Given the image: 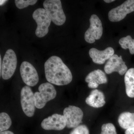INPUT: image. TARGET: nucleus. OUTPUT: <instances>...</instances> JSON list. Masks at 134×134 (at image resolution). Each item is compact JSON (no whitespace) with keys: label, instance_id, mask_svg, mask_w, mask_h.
<instances>
[{"label":"nucleus","instance_id":"1","mask_svg":"<svg viewBox=\"0 0 134 134\" xmlns=\"http://www.w3.org/2000/svg\"><path fill=\"white\" fill-rule=\"evenodd\" d=\"M45 74L47 80L58 86L67 85L72 81V75L68 67L59 57L51 56L44 64Z\"/></svg>","mask_w":134,"mask_h":134},{"label":"nucleus","instance_id":"2","mask_svg":"<svg viewBox=\"0 0 134 134\" xmlns=\"http://www.w3.org/2000/svg\"><path fill=\"white\" fill-rule=\"evenodd\" d=\"M43 5L54 24L61 26L65 23L66 16L60 0H46Z\"/></svg>","mask_w":134,"mask_h":134},{"label":"nucleus","instance_id":"3","mask_svg":"<svg viewBox=\"0 0 134 134\" xmlns=\"http://www.w3.org/2000/svg\"><path fill=\"white\" fill-rule=\"evenodd\" d=\"M38 91L39 92H36L34 93L35 105L38 109L44 107L46 103L55 98L57 94L54 86L49 82L40 85Z\"/></svg>","mask_w":134,"mask_h":134},{"label":"nucleus","instance_id":"4","mask_svg":"<svg viewBox=\"0 0 134 134\" xmlns=\"http://www.w3.org/2000/svg\"><path fill=\"white\" fill-rule=\"evenodd\" d=\"M32 17L37 25L35 32L36 36L39 38L44 37L48 33L52 21L48 12L44 9L39 8L34 12Z\"/></svg>","mask_w":134,"mask_h":134},{"label":"nucleus","instance_id":"5","mask_svg":"<svg viewBox=\"0 0 134 134\" xmlns=\"http://www.w3.org/2000/svg\"><path fill=\"white\" fill-rule=\"evenodd\" d=\"M17 60L16 54L12 49H8L5 53L2 62L1 76L4 80L12 77L16 69Z\"/></svg>","mask_w":134,"mask_h":134},{"label":"nucleus","instance_id":"6","mask_svg":"<svg viewBox=\"0 0 134 134\" xmlns=\"http://www.w3.org/2000/svg\"><path fill=\"white\" fill-rule=\"evenodd\" d=\"M21 103L25 114L28 117H32L35 113L36 105L34 93L30 86H25L22 88Z\"/></svg>","mask_w":134,"mask_h":134},{"label":"nucleus","instance_id":"7","mask_svg":"<svg viewBox=\"0 0 134 134\" xmlns=\"http://www.w3.org/2000/svg\"><path fill=\"white\" fill-rule=\"evenodd\" d=\"M90 21V25L85 34V40L87 43H93L102 37L103 28L102 22L97 15H92Z\"/></svg>","mask_w":134,"mask_h":134},{"label":"nucleus","instance_id":"8","mask_svg":"<svg viewBox=\"0 0 134 134\" xmlns=\"http://www.w3.org/2000/svg\"><path fill=\"white\" fill-rule=\"evenodd\" d=\"M63 116L68 128H75L82 122L83 113L81 108L75 106L69 105L63 111Z\"/></svg>","mask_w":134,"mask_h":134},{"label":"nucleus","instance_id":"9","mask_svg":"<svg viewBox=\"0 0 134 134\" xmlns=\"http://www.w3.org/2000/svg\"><path fill=\"white\" fill-rule=\"evenodd\" d=\"M134 11V0H128L111 10L108 14V19L111 22H119L124 19L127 14Z\"/></svg>","mask_w":134,"mask_h":134},{"label":"nucleus","instance_id":"10","mask_svg":"<svg viewBox=\"0 0 134 134\" xmlns=\"http://www.w3.org/2000/svg\"><path fill=\"white\" fill-rule=\"evenodd\" d=\"M21 76L24 83L28 86H36L39 81L37 72L33 65L28 62H23L20 68Z\"/></svg>","mask_w":134,"mask_h":134},{"label":"nucleus","instance_id":"11","mask_svg":"<svg viewBox=\"0 0 134 134\" xmlns=\"http://www.w3.org/2000/svg\"><path fill=\"white\" fill-rule=\"evenodd\" d=\"M104 69L108 74L117 72L121 75H122L127 71V67L121 55L119 57L117 54H114L107 62Z\"/></svg>","mask_w":134,"mask_h":134},{"label":"nucleus","instance_id":"12","mask_svg":"<svg viewBox=\"0 0 134 134\" xmlns=\"http://www.w3.org/2000/svg\"><path fill=\"white\" fill-rule=\"evenodd\" d=\"M41 126L46 130H61L66 127V122L64 116L54 114L43 120Z\"/></svg>","mask_w":134,"mask_h":134},{"label":"nucleus","instance_id":"13","mask_svg":"<svg viewBox=\"0 0 134 134\" xmlns=\"http://www.w3.org/2000/svg\"><path fill=\"white\" fill-rule=\"evenodd\" d=\"M114 50L111 47H107L103 51L92 48L90 49L89 54L94 63L102 65L105 61L109 60L114 54Z\"/></svg>","mask_w":134,"mask_h":134},{"label":"nucleus","instance_id":"14","mask_svg":"<svg viewBox=\"0 0 134 134\" xmlns=\"http://www.w3.org/2000/svg\"><path fill=\"white\" fill-rule=\"evenodd\" d=\"M85 81L90 88H97L99 85L107 83V78L104 72L100 69L96 70L89 73Z\"/></svg>","mask_w":134,"mask_h":134},{"label":"nucleus","instance_id":"15","mask_svg":"<svg viewBox=\"0 0 134 134\" xmlns=\"http://www.w3.org/2000/svg\"><path fill=\"white\" fill-rule=\"evenodd\" d=\"M105 97L104 93L98 90L92 91L88 97L86 98V104L95 108H99L104 106L105 104Z\"/></svg>","mask_w":134,"mask_h":134},{"label":"nucleus","instance_id":"16","mask_svg":"<svg viewBox=\"0 0 134 134\" xmlns=\"http://www.w3.org/2000/svg\"><path fill=\"white\" fill-rule=\"evenodd\" d=\"M126 93L129 97L134 98V68L128 70L125 76Z\"/></svg>","mask_w":134,"mask_h":134},{"label":"nucleus","instance_id":"17","mask_svg":"<svg viewBox=\"0 0 134 134\" xmlns=\"http://www.w3.org/2000/svg\"><path fill=\"white\" fill-rule=\"evenodd\" d=\"M120 126L127 130L134 127V113L125 112L121 113L118 118Z\"/></svg>","mask_w":134,"mask_h":134},{"label":"nucleus","instance_id":"18","mask_svg":"<svg viewBox=\"0 0 134 134\" xmlns=\"http://www.w3.org/2000/svg\"><path fill=\"white\" fill-rule=\"evenodd\" d=\"M119 43L123 49H129L132 54H134V39L130 35L122 37L119 41Z\"/></svg>","mask_w":134,"mask_h":134},{"label":"nucleus","instance_id":"19","mask_svg":"<svg viewBox=\"0 0 134 134\" xmlns=\"http://www.w3.org/2000/svg\"><path fill=\"white\" fill-rule=\"evenodd\" d=\"M12 125V120L9 115L5 112L0 114V132L7 131Z\"/></svg>","mask_w":134,"mask_h":134},{"label":"nucleus","instance_id":"20","mask_svg":"<svg viewBox=\"0 0 134 134\" xmlns=\"http://www.w3.org/2000/svg\"><path fill=\"white\" fill-rule=\"evenodd\" d=\"M100 134H117L115 126L112 123L104 124L101 127Z\"/></svg>","mask_w":134,"mask_h":134},{"label":"nucleus","instance_id":"21","mask_svg":"<svg viewBox=\"0 0 134 134\" xmlns=\"http://www.w3.org/2000/svg\"><path fill=\"white\" fill-rule=\"evenodd\" d=\"M37 2V0H15V3L17 7L19 9H22L29 7L30 5H33Z\"/></svg>","mask_w":134,"mask_h":134},{"label":"nucleus","instance_id":"22","mask_svg":"<svg viewBox=\"0 0 134 134\" xmlns=\"http://www.w3.org/2000/svg\"><path fill=\"white\" fill-rule=\"evenodd\" d=\"M69 134H90V132L87 126L81 125L74 128Z\"/></svg>","mask_w":134,"mask_h":134},{"label":"nucleus","instance_id":"23","mask_svg":"<svg viewBox=\"0 0 134 134\" xmlns=\"http://www.w3.org/2000/svg\"><path fill=\"white\" fill-rule=\"evenodd\" d=\"M125 134H134V127L129 129L125 131Z\"/></svg>","mask_w":134,"mask_h":134},{"label":"nucleus","instance_id":"24","mask_svg":"<svg viewBox=\"0 0 134 134\" xmlns=\"http://www.w3.org/2000/svg\"><path fill=\"white\" fill-rule=\"evenodd\" d=\"M0 134H14L13 132L10 131H5L1 132Z\"/></svg>","mask_w":134,"mask_h":134},{"label":"nucleus","instance_id":"25","mask_svg":"<svg viewBox=\"0 0 134 134\" xmlns=\"http://www.w3.org/2000/svg\"><path fill=\"white\" fill-rule=\"evenodd\" d=\"M2 66V58L1 55H0V75L1 73Z\"/></svg>","mask_w":134,"mask_h":134},{"label":"nucleus","instance_id":"26","mask_svg":"<svg viewBox=\"0 0 134 134\" xmlns=\"http://www.w3.org/2000/svg\"><path fill=\"white\" fill-rule=\"evenodd\" d=\"M7 1H5V0H1L0 1V5L2 6V5H3Z\"/></svg>","mask_w":134,"mask_h":134},{"label":"nucleus","instance_id":"27","mask_svg":"<svg viewBox=\"0 0 134 134\" xmlns=\"http://www.w3.org/2000/svg\"><path fill=\"white\" fill-rule=\"evenodd\" d=\"M114 0H104V1L105 2L107 3H111L113 2L114 1Z\"/></svg>","mask_w":134,"mask_h":134}]
</instances>
